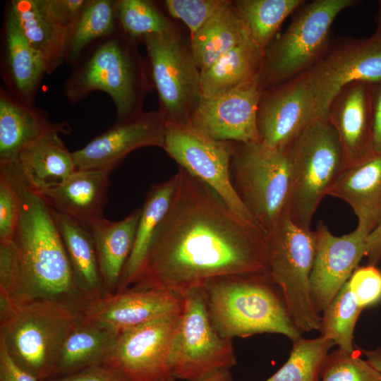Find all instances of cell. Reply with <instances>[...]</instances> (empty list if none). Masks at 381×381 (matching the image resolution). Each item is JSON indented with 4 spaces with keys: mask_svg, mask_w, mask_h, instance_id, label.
<instances>
[{
    "mask_svg": "<svg viewBox=\"0 0 381 381\" xmlns=\"http://www.w3.org/2000/svg\"><path fill=\"white\" fill-rule=\"evenodd\" d=\"M169 208L134 289L184 296L228 275L269 273L265 232L234 213L207 184L179 167Z\"/></svg>",
    "mask_w": 381,
    "mask_h": 381,
    "instance_id": "obj_1",
    "label": "cell"
},
{
    "mask_svg": "<svg viewBox=\"0 0 381 381\" xmlns=\"http://www.w3.org/2000/svg\"><path fill=\"white\" fill-rule=\"evenodd\" d=\"M0 169L11 177L20 199V216L13 239L19 260L20 282L13 299L16 303L54 301L80 313L91 300L75 279L51 207L13 165H0Z\"/></svg>",
    "mask_w": 381,
    "mask_h": 381,
    "instance_id": "obj_2",
    "label": "cell"
},
{
    "mask_svg": "<svg viewBox=\"0 0 381 381\" xmlns=\"http://www.w3.org/2000/svg\"><path fill=\"white\" fill-rule=\"evenodd\" d=\"M200 289L211 322L224 339L263 333L282 334L292 342L302 337L270 273L220 277Z\"/></svg>",
    "mask_w": 381,
    "mask_h": 381,
    "instance_id": "obj_3",
    "label": "cell"
},
{
    "mask_svg": "<svg viewBox=\"0 0 381 381\" xmlns=\"http://www.w3.org/2000/svg\"><path fill=\"white\" fill-rule=\"evenodd\" d=\"M134 41L126 35V37H111L100 44L67 80L66 97L78 102L95 90L107 93L116 107V122L143 113V101L150 85Z\"/></svg>",
    "mask_w": 381,
    "mask_h": 381,
    "instance_id": "obj_4",
    "label": "cell"
},
{
    "mask_svg": "<svg viewBox=\"0 0 381 381\" xmlns=\"http://www.w3.org/2000/svg\"><path fill=\"white\" fill-rule=\"evenodd\" d=\"M80 318V313L54 301L17 303L0 322V338L13 361L38 381L52 378L62 345Z\"/></svg>",
    "mask_w": 381,
    "mask_h": 381,
    "instance_id": "obj_5",
    "label": "cell"
},
{
    "mask_svg": "<svg viewBox=\"0 0 381 381\" xmlns=\"http://www.w3.org/2000/svg\"><path fill=\"white\" fill-rule=\"evenodd\" d=\"M231 175L240 198L266 234L289 210L292 172L288 147L236 143Z\"/></svg>",
    "mask_w": 381,
    "mask_h": 381,
    "instance_id": "obj_6",
    "label": "cell"
},
{
    "mask_svg": "<svg viewBox=\"0 0 381 381\" xmlns=\"http://www.w3.org/2000/svg\"><path fill=\"white\" fill-rule=\"evenodd\" d=\"M266 238L269 273L294 324L301 332L320 330L321 316L310 294L317 248L315 230L297 225L288 210L266 233Z\"/></svg>",
    "mask_w": 381,
    "mask_h": 381,
    "instance_id": "obj_7",
    "label": "cell"
},
{
    "mask_svg": "<svg viewBox=\"0 0 381 381\" xmlns=\"http://www.w3.org/2000/svg\"><path fill=\"white\" fill-rule=\"evenodd\" d=\"M292 183L289 211L299 226L310 229L322 198L344 168L337 134L325 119H314L288 146Z\"/></svg>",
    "mask_w": 381,
    "mask_h": 381,
    "instance_id": "obj_8",
    "label": "cell"
},
{
    "mask_svg": "<svg viewBox=\"0 0 381 381\" xmlns=\"http://www.w3.org/2000/svg\"><path fill=\"white\" fill-rule=\"evenodd\" d=\"M357 0H314L303 4L282 35L265 51L261 72L264 89L308 71L329 47L332 23Z\"/></svg>",
    "mask_w": 381,
    "mask_h": 381,
    "instance_id": "obj_9",
    "label": "cell"
},
{
    "mask_svg": "<svg viewBox=\"0 0 381 381\" xmlns=\"http://www.w3.org/2000/svg\"><path fill=\"white\" fill-rule=\"evenodd\" d=\"M184 306L175 329L169 365L175 379L200 381L229 370L236 363L231 340L214 328L200 289L183 296Z\"/></svg>",
    "mask_w": 381,
    "mask_h": 381,
    "instance_id": "obj_10",
    "label": "cell"
},
{
    "mask_svg": "<svg viewBox=\"0 0 381 381\" xmlns=\"http://www.w3.org/2000/svg\"><path fill=\"white\" fill-rule=\"evenodd\" d=\"M165 123L188 126L202 99L200 71L175 30L143 38Z\"/></svg>",
    "mask_w": 381,
    "mask_h": 381,
    "instance_id": "obj_11",
    "label": "cell"
},
{
    "mask_svg": "<svg viewBox=\"0 0 381 381\" xmlns=\"http://www.w3.org/2000/svg\"><path fill=\"white\" fill-rule=\"evenodd\" d=\"M236 145L208 138L190 126L166 123L162 148L180 168L210 187L234 213L257 224L232 182L231 162Z\"/></svg>",
    "mask_w": 381,
    "mask_h": 381,
    "instance_id": "obj_12",
    "label": "cell"
},
{
    "mask_svg": "<svg viewBox=\"0 0 381 381\" xmlns=\"http://www.w3.org/2000/svg\"><path fill=\"white\" fill-rule=\"evenodd\" d=\"M306 75L315 119H327L328 107L343 87L356 81H381V44L372 36L331 42Z\"/></svg>",
    "mask_w": 381,
    "mask_h": 381,
    "instance_id": "obj_13",
    "label": "cell"
},
{
    "mask_svg": "<svg viewBox=\"0 0 381 381\" xmlns=\"http://www.w3.org/2000/svg\"><path fill=\"white\" fill-rule=\"evenodd\" d=\"M181 313L121 332L104 364L119 370L128 381H164L172 377L169 355Z\"/></svg>",
    "mask_w": 381,
    "mask_h": 381,
    "instance_id": "obj_14",
    "label": "cell"
},
{
    "mask_svg": "<svg viewBox=\"0 0 381 381\" xmlns=\"http://www.w3.org/2000/svg\"><path fill=\"white\" fill-rule=\"evenodd\" d=\"M260 76L228 91L202 96L188 126L214 140L260 141L256 120L264 90Z\"/></svg>",
    "mask_w": 381,
    "mask_h": 381,
    "instance_id": "obj_15",
    "label": "cell"
},
{
    "mask_svg": "<svg viewBox=\"0 0 381 381\" xmlns=\"http://www.w3.org/2000/svg\"><path fill=\"white\" fill-rule=\"evenodd\" d=\"M184 297L157 289L128 288L106 293L80 312L83 321L121 332L163 317L181 314Z\"/></svg>",
    "mask_w": 381,
    "mask_h": 381,
    "instance_id": "obj_16",
    "label": "cell"
},
{
    "mask_svg": "<svg viewBox=\"0 0 381 381\" xmlns=\"http://www.w3.org/2000/svg\"><path fill=\"white\" fill-rule=\"evenodd\" d=\"M315 119L306 72L264 89L258 107L260 141L273 148L287 147Z\"/></svg>",
    "mask_w": 381,
    "mask_h": 381,
    "instance_id": "obj_17",
    "label": "cell"
},
{
    "mask_svg": "<svg viewBox=\"0 0 381 381\" xmlns=\"http://www.w3.org/2000/svg\"><path fill=\"white\" fill-rule=\"evenodd\" d=\"M317 248L310 280V294L315 311L320 314L334 299L365 256L369 234L356 226L342 236L331 233L319 222L315 230Z\"/></svg>",
    "mask_w": 381,
    "mask_h": 381,
    "instance_id": "obj_18",
    "label": "cell"
},
{
    "mask_svg": "<svg viewBox=\"0 0 381 381\" xmlns=\"http://www.w3.org/2000/svg\"><path fill=\"white\" fill-rule=\"evenodd\" d=\"M165 121L159 112L148 111L115 124L73 152L76 169L111 172L133 151L163 147Z\"/></svg>",
    "mask_w": 381,
    "mask_h": 381,
    "instance_id": "obj_19",
    "label": "cell"
},
{
    "mask_svg": "<svg viewBox=\"0 0 381 381\" xmlns=\"http://www.w3.org/2000/svg\"><path fill=\"white\" fill-rule=\"evenodd\" d=\"M327 118L339 138L344 168L375 153L373 83L356 81L343 87L331 102Z\"/></svg>",
    "mask_w": 381,
    "mask_h": 381,
    "instance_id": "obj_20",
    "label": "cell"
},
{
    "mask_svg": "<svg viewBox=\"0 0 381 381\" xmlns=\"http://www.w3.org/2000/svg\"><path fill=\"white\" fill-rule=\"evenodd\" d=\"M111 172L76 169L60 183L39 192L54 210L90 227L104 218Z\"/></svg>",
    "mask_w": 381,
    "mask_h": 381,
    "instance_id": "obj_21",
    "label": "cell"
},
{
    "mask_svg": "<svg viewBox=\"0 0 381 381\" xmlns=\"http://www.w3.org/2000/svg\"><path fill=\"white\" fill-rule=\"evenodd\" d=\"M327 195L350 205L357 227L370 234L381 224V155L344 168Z\"/></svg>",
    "mask_w": 381,
    "mask_h": 381,
    "instance_id": "obj_22",
    "label": "cell"
},
{
    "mask_svg": "<svg viewBox=\"0 0 381 381\" xmlns=\"http://www.w3.org/2000/svg\"><path fill=\"white\" fill-rule=\"evenodd\" d=\"M30 45L44 57L47 74L65 60L73 29L50 10L47 0H13L8 9Z\"/></svg>",
    "mask_w": 381,
    "mask_h": 381,
    "instance_id": "obj_23",
    "label": "cell"
},
{
    "mask_svg": "<svg viewBox=\"0 0 381 381\" xmlns=\"http://www.w3.org/2000/svg\"><path fill=\"white\" fill-rule=\"evenodd\" d=\"M52 131L67 134L71 128L67 122H52L41 111L1 90L0 165L13 163L22 149Z\"/></svg>",
    "mask_w": 381,
    "mask_h": 381,
    "instance_id": "obj_24",
    "label": "cell"
},
{
    "mask_svg": "<svg viewBox=\"0 0 381 381\" xmlns=\"http://www.w3.org/2000/svg\"><path fill=\"white\" fill-rule=\"evenodd\" d=\"M58 131L49 132L31 143L12 164L31 188L42 192L60 183L75 170L73 155Z\"/></svg>",
    "mask_w": 381,
    "mask_h": 381,
    "instance_id": "obj_25",
    "label": "cell"
},
{
    "mask_svg": "<svg viewBox=\"0 0 381 381\" xmlns=\"http://www.w3.org/2000/svg\"><path fill=\"white\" fill-rule=\"evenodd\" d=\"M140 214L141 207L134 210L120 221L112 222L104 218L89 227L106 293L116 291L133 248Z\"/></svg>",
    "mask_w": 381,
    "mask_h": 381,
    "instance_id": "obj_26",
    "label": "cell"
},
{
    "mask_svg": "<svg viewBox=\"0 0 381 381\" xmlns=\"http://www.w3.org/2000/svg\"><path fill=\"white\" fill-rule=\"evenodd\" d=\"M178 179L176 172L169 179L152 184L147 192L141 207L133 248L116 292L131 287L140 272L156 231L171 205Z\"/></svg>",
    "mask_w": 381,
    "mask_h": 381,
    "instance_id": "obj_27",
    "label": "cell"
},
{
    "mask_svg": "<svg viewBox=\"0 0 381 381\" xmlns=\"http://www.w3.org/2000/svg\"><path fill=\"white\" fill-rule=\"evenodd\" d=\"M51 210L79 286L91 301L101 297L106 292L90 228Z\"/></svg>",
    "mask_w": 381,
    "mask_h": 381,
    "instance_id": "obj_28",
    "label": "cell"
},
{
    "mask_svg": "<svg viewBox=\"0 0 381 381\" xmlns=\"http://www.w3.org/2000/svg\"><path fill=\"white\" fill-rule=\"evenodd\" d=\"M248 35L234 1H229L190 37L189 46L196 66L200 71L207 69Z\"/></svg>",
    "mask_w": 381,
    "mask_h": 381,
    "instance_id": "obj_29",
    "label": "cell"
},
{
    "mask_svg": "<svg viewBox=\"0 0 381 381\" xmlns=\"http://www.w3.org/2000/svg\"><path fill=\"white\" fill-rule=\"evenodd\" d=\"M265 52L248 35L212 66L200 71L202 96L217 95L261 75Z\"/></svg>",
    "mask_w": 381,
    "mask_h": 381,
    "instance_id": "obj_30",
    "label": "cell"
},
{
    "mask_svg": "<svg viewBox=\"0 0 381 381\" xmlns=\"http://www.w3.org/2000/svg\"><path fill=\"white\" fill-rule=\"evenodd\" d=\"M119 335L118 332L80 318L62 345L52 378L104 363Z\"/></svg>",
    "mask_w": 381,
    "mask_h": 381,
    "instance_id": "obj_31",
    "label": "cell"
},
{
    "mask_svg": "<svg viewBox=\"0 0 381 381\" xmlns=\"http://www.w3.org/2000/svg\"><path fill=\"white\" fill-rule=\"evenodd\" d=\"M6 37L8 66L13 84L23 102L30 104L42 76L47 73L46 61L25 37L9 10Z\"/></svg>",
    "mask_w": 381,
    "mask_h": 381,
    "instance_id": "obj_32",
    "label": "cell"
},
{
    "mask_svg": "<svg viewBox=\"0 0 381 381\" xmlns=\"http://www.w3.org/2000/svg\"><path fill=\"white\" fill-rule=\"evenodd\" d=\"M305 2L303 0L234 1L250 37L265 52L284 20Z\"/></svg>",
    "mask_w": 381,
    "mask_h": 381,
    "instance_id": "obj_33",
    "label": "cell"
},
{
    "mask_svg": "<svg viewBox=\"0 0 381 381\" xmlns=\"http://www.w3.org/2000/svg\"><path fill=\"white\" fill-rule=\"evenodd\" d=\"M286 362L265 381H320L322 363L334 345L328 337H301L293 342Z\"/></svg>",
    "mask_w": 381,
    "mask_h": 381,
    "instance_id": "obj_34",
    "label": "cell"
},
{
    "mask_svg": "<svg viewBox=\"0 0 381 381\" xmlns=\"http://www.w3.org/2000/svg\"><path fill=\"white\" fill-rule=\"evenodd\" d=\"M116 1H88L73 29L65 60L75 63L92 40L110 35L114 30Z\"/></svg>",
    "mask_w": 381,
    "mask_h": 381,
    "instance_id": "obj_35",
    "label": "cell"
},
{
    "mask_svg": "<svg viewBox=\"0 0 381 381\" xmlns=\"http://www.w3.org/2000/svg\"><path fill=\"white\" fill-rule=\"evenodd\" d=\"M363 310L346 282L322 312L320 335L329 338L338 349L349 353L356 351L353 344V332Z\"/></svg>",
    "mask_w": 381,
    "mask_h": 381,
    "instance_id": "obj_36",
    "label": "cell"
},
{
    "mask_svg": "<svg viewBox=\"0 0 381 381\" xmlns=\"http://www.w3.org/2000/svg\"><path fill=\"white\" fill-rule=\"evenodd\" d=\"M116 14L126 35L133 40L174 30L172 24L149 1H117Z\"/></svg>",
    "mask_w": 381,
    "mask_h": 381,
    "instance_id": "obj_37",
    "label": "cell"
},
{
    "mask_svg": "<svg viewBox=\"0 0 381 381\" xmlns=\"http://www.w3.org/2000/svg\"><path fill=\"white\" fill-rule=\"evenodd\" d=\"M320 381H381V375L356 351L349 353L338 349L326 356Z\"/></svg>",
    "mask_w": 381,
    "mask_h": 381,
    "instance_id": "obj_38",
    "label": "cell"
},
{
    "mask_svg": "<svg viewBox=\"0 0 381 381\" xmlns=\"http://www.w3.org/2000/svg\"><path fill=\"white\" fill-rule=\"evenodd\" d=\"M169 13L183 21L193 36L198 30L229 1L226 0H166Z\"/></svg>",
    "mask_w": 381,
    "mask_h": 381,
    "instance_id": "obj_39",
    "label": "cell"
},
{
    "mask_svg": "<svg viewBox=\"0 0 381 381\" xmlns=\"http://www.w3.org/2000/svg\"><path fill=\"white\" fill-rule=\"evenodd\" d=\"M19 216L18 190L8 173L0 169V243L13 239Z\"/></svg>",
    "mask_w": 381,
    "mask_h": 381,
    "instance_id": "obj_40",
    "label": "cell"
},
{
    "mask_svg": "<svg viewBox=\"0 0 381 381\" xmlns=\"http://www.w3.org/2000/svg\"><path fill=\"white\" fill-rule=\"evenodd\" d=\"M347 283L363 309L381 301V271L376 265L358 267Z\"/></svg>",
    "mask_w": 381,
    "mask_h": 381,
    "instance_id": "obj_41",
    "label": "cell"
},
{
    "mask_svg": "<svg viewBox=\"0 0 381 381\" xmlns=\"http://www.w3.org/2000/svg\"><path fill=\"white\" fill-rule=\"evenodd\" d=\"M20 282V265L13 241L0 243V292L16 296Z\"/></svg>",
    "mask_w": 381,
    "mask_h": 381,
    "instance_id": "obj_42",
    "label": "cell"
},
{
    "mask_svg": "<svg viewBox=\"0 0 381 381\" xmlns=\"http://www.w3.org/2000/svg\"><path fill=\"white\" fill-rule=\"evenodd\" d=\"M45 381H128L117 369L102 363Z\"/></svg>",
    "mask_w": 381,
    "mask_h": 381,
    "instance_id": "obj_43",
    "label": "cell"
},
{
    "mask_svg": "<svg viewBox=\"0 0 381 381\" xmlns=\"http://www.w3.org/2000/svg\"><path fill=\"white\" fill-rule=\"evenodd\" d=\"M0 381H38L19 366L11 358L6 344L0 338Z\"/></svg>",
    "mask_w": 381,
    "mask_h": 381,
    "instance_id": "obj_44",
    "label": "cell"
},
{
    "mask_svg": "<svg viewBox=\"0 0 381 381\" xmlns=\"http://www.w3.org/2000/svg\"><path fill=\"white\" fill-rule=\"evenodd\" d=\"M87 1L85 0H47V4L52 12L60 20L73 29Z\"/></svg>",
    "mask_w": 381,
    "mask_h": 381,
    "instance_id": "obj_45",
    "label": "cell"
},
{
    "mask_svg": "<svg viewBox=\"0 0 381 381\" xmlns=\"http://www.w3.org/2000/svg\"><path fill=\"white\" fill-rule=\"evenodd\" d=\"M373 148L381 155V81L373 84Z\"/></svg>",
    "mask_w": 381,
    "mask_h": 381,
    "instance_id": "obj_46",
    "label": "cell"
},
{
    "mask_svg": "<svg viewBox=\"0 0 381 381\" xmlns=\"http://www.w3.org/2000/svg\"><path fill=\"white\" fill-rule=\"evenodd\" d=\"M365 256L368 265H377L381 260V224L367 238Z\"/></svg>",
    "mask_w": 381,
    "mask_h": 381,
    "instance_id": "obj_47",
    "label": "cell"
},
{
    "mask_svg": "<svg viewBox=\"0 0 381 381\" xmlns=\"http://www.w3.org/2000/svg\"><path fill=\"white\" fill-rule=\"evenodd\" d=\"M367 358V361L373 366L381 375V348L377 347L373 350L361 349Z\"/></svg>",
    "mask_w": 381,
    "mask_h": 381,
    "instance_id": "obj_48",
    "label": "cell"
},
{
    "mask_svg": "<svg viewBox=\"0 0 381 381\" xmlns=\"http://www.w3.org/2000/svg\"><path fill=\"white\" fill-rule=\"evenodd\" d=\"M375 30L372 37L381 44V0L377 1V8L375 15Z\"/></svg>",
    "mask_w": 381,
    "mask_h": 381,
    "instance_id": "obj_49",
    "label": "cell"
},
{
    "mask_svg": "<svg viewBox=\"0 0 381 381\" xmlns=\"http://www.w3.org/2000/svg\"><path fill=\"white\" fill-rule=\"evenodd\" d=\"M200 381H233V378L229 370H222Z\"/></svg>",
    "mask_w": 381,
    "mask_h": 381,
    "instance_id": "obj_50",
    "label": "cell"
},
{
    "mask_svg": "<svg viewBox=\"0 0 381 381\" xmlns=\"http://www.w3.org/2000/svg\"><path fill=\"white\" fill-rule=\"evenodd\" d=\"M176 379L174 377H170V378H169L167 380H165L164 381H174Z\"/></svg>",
    "mask_w": 381,
    "mask_h": 381,
    "instance_id": "obj_51",
    "label": "cell"
}]
</instances>
